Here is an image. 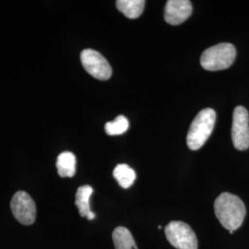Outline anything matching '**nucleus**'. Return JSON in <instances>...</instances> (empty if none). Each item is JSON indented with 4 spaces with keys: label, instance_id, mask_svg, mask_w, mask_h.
<instances>
[{
    "label": "nucleus",
    "instance_id": "obj_1",
    "mask_svg": "<svg viewBox=\"0 0 249 249\" xmlns=\"http://www.w3.org/2000/svg\"><path fill=\"white\" fill-rule=\"evenodd\" d=\"M214 211L219 222L231 233L240 227L247 214L246 206L240 197L227 192L216 198Z\"/></svg>",
    "mask_w": 249,
    "mask_h": 249
},
{
    "label": "nucleus",
    "instance_id": "obj_2",
    "mask_svg": "<svg viewBox=\"0 0 249 249\" xmlns=\"http://www.w3.org/2000/svg\"><path fill=\"white\" fill-rule=\"evenodd\" d=\"M216 113L212 108L201 110L190 124L187 132V143L192 151L200 149L213 131Z\"/></svg>",
    "mask_w": 249,
    "mask_h": 249
},
{
    "label": "nucleus",
    "instance_id": "obj_3",
    "mask_svg": "<svg viewBox=\"0 0 249 249\" xmlns=\"http://www.w3.org/2000/svg\"><path fill=\"white\" fill-rule=\"evenodd\" d=\"M235 56V47L229 43H223L205 50L200 57V64L206 71H223L231 67Z\"/></svg>",
    "mask_w": 249,
    "mask_h": 249
},
{
    "label": "nucleus",
    "instance_id": "obj_4",
    "mask_svg": "<svg viewBox=\"0 0 249 249\" xmlns=\"http://www.w3.org/2000/svg\"><path fill=\"white\" fill-rule=\"evenodd\" d=\"M166 238L177 249H197V238L191 227L184 222L173 221L164 229Z\"/></svg>",
    "mask_w": 249,
    "mask_h": 249
},
{
    "label": "nucleus",
    "instance_id": "obj_5",
    "mask_svg": "<svg viewBox=\"0 0 249 249\" xmlns=\"http://www.w3.org/2000/svg\"><path fill=\"white\" fill-rule=\"evenodd\" d=\"M80 60L85 71L97 80H109L112 76V68L110 64L104 55L95 50H83L80 53Z\"/></svg>",
    "mask_w": 249,
    "mask_h": 249
},
{
    "label": "nucleus",
    "instance_id": "obj_6",
    "mask_svg": "<svg viewBox=\"0 0 249 249\" xmlns=\"http://www.w3.org/2000/svg\"><path fill=\"white\" fill-rule=\"evenodd\" d=\"M231 140L235 149L245 151L249 148V115L243 107H235L232 115Z\"/></svg>",
    "mask_w": 249,
    "mask_h": 249
},
{
    "label": "nucleus",
    "instance_id": "obj_7",
    "mask_svg": "<svg viewBox=\"0 0 249 249\" xmlns=\"http://www.w3.org/2000/svg\"><path fill=\"white\" fill-rule=\"evenodd\" d=\"M10 208L18 223L31 225L36 219V205L32 196L25 191H18L11 199Z\"/></svg>",
    "mask_w": 249,
    "mask_h": 249
},
{
    "label": "nucleus",
    "instance_id": "obj_8",
    "mask_svg": "<svg viewBox=\"0 0 249 249\" xmlns=\"http://www.w3.org/2000/svg\"><path fill=\"white\" fill-rule=\"evenodd\" d=\"M192 13V4L188 0H169L164 9V18L171 25H178L186 21Z\"/></svg>",
    "mask_w": 249,
    "mask_h": 249
},
{
    "label": "nucleus",
    "instance_id": "obj_9",
    "mask_svg": "<svg viewBox=\"0 0 249 249\" xmlns=\"http://www.w3.org/2000/svg\"><path fill=\"white\" fill-rule=\"evenodd\" d=\"M93 192V188L85 185L78 188L76 193V201L79 213L81 217H86L88 220H93L95 218V213L90 211L89 208V198Z\"/></svg>",
    "mask_w": 249,
    "mask_h": 249
},
{
    "label": "nucleus",
    "instance_id": "obj_10",
    "mask_svg": "<svg viewBox=\"0 0 249 249\" xmlns=\"http://www.w3.org/2000/svg\"><path fill=\"white\" fill-rule=\"evenodd\" d=\"M56 169L61 178H72L76 173V157L71 151L60 153L56 160Z\"/></svg>",
    "mask_w": 249,
    "mask_h": 249
},
{
    "label": "nucleus",
    "instance_id": "obj_11",
    "mask_svg": "<svg viewBox=\"0 0 249 249\" xmlns=\"http://www.w3.org/2000/svg\"><path fill=\"white\" fill-rule=\"evenodd\" d=\"M145 7L144 0H118L116 8L122 12L126 18H137L142 14Z\"/></svg>",
    "mask_w": 249,
    "mask_h": 249
},
{
    "label": "nucleus",
    "instance_id": "obj_12",
    "mask_svg": "<svg viewBox=\"0 0 249 249\" xmlns=\"http://www.w3.org/2000/svg\"><path fill=\"white\" fill-rule=\"evenodd\" d=\"M113 241L116 249H138L131 232L123 226H118L114 230Z\"/></svg>",
    "mask_w": 249,
    "mask_h": 249
},
{
    "label": "nucleus",
    "instance_id": "obj_13",
    "mask_svg": "<svg viewBox=\"0 0 249 249\" xmlns=\"http://www.w3.org/2000/svg\"><path fill=\"white\" fill-rule=\"evenodd\" d=\"M114 178H116L119 186L123 188H128L133 185L136 179V173L126 164H118L114 170Z\"/></svg>",
    "mask_w": 249,
    "mask_h": 249
},
{
    "label": "nucleus",
    "instance_id": "obj_14",
    "mask_svg": "<svg viewBox=\"0 0 249 249\" xmlns=\"http://www.w3.org/2000/svg\"><path fill=\"white\" fill-rule=\"evenodd\" d=\"M129 127V123L126 117L124 116H119L112 122H108L106 124V132L109 136H117L122 135L127 131Z\"/></svg>",
    "mask_w": 249,
    "mask_h": 249
}]
</instances>
